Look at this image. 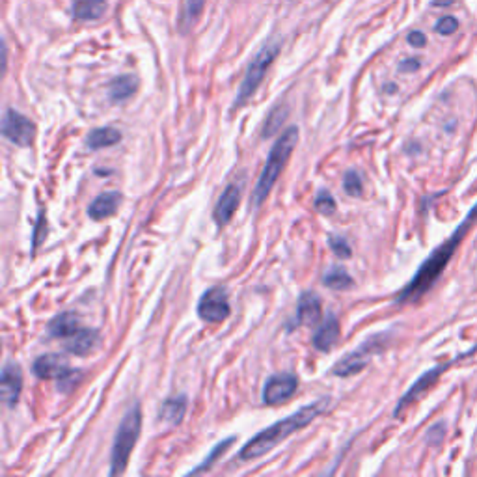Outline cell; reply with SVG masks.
<instances>
[{
    "instance_id": "12",
    "label": "cell",
    "mask_w": 477,
    "mask_h": 477,
    "mask_svg": "<svg viewBox=\"0 0 477 477\" xmlns=\"http://www.w3.org/2000/svg\"><path fill=\"white\" fill-rule=\"evenodd\" d=\"M101 343V336L97 330L92 328H80L79 332H75L71 338H68L64 343L65 350L75 356H88L92 355Z\"/></svg>"
},
{
    "instance_id": "23",
    "label": "cell",
    "mask_w": 477,
    "mask_h": 477,
    "mask_svg": "<svg viewBox=\"0 0 477 477\" xmlns=\"http://www.w3.org/2000/svg\"><path fill=\"white\" fill-rule=\"evenodd\" d=\"M207 0H185L183 4V11L179 15V28L183 32L191 30L192 26L196 25V21L200 19L203 8H205Z\"/></svg>"
},
{
    "instance_id": "14",
    "label": "cell",
    "mask_w": 477,
    "mask_h": 477,
    "mask_svg": "<svg viewBox=\"0 0 477 477\" xmlns=\"http://www.w3.org/2000/svg\"><path fill=\"white\" fill-rule=\"evenodd\" d=\"M340 340V323L336 319L334 315H328L325 319V323L315 330L313 334V347L317 350H323V353H328V350L334 349V345Z\"/></svg>"
},
{
    "instance_id": "29",
    "label": "cell",
    "mask_w": 477,
    "mask_h": 477,
    "mask_svg": "<svg viewBox=\"0 0 477 477\" xmlns=\"http://www.w3.org/2000/svg\"><path fill=\"white\" fill-rule=\"evenodd\" d=\"M328 245H330V248H332V252H334L338 257H345V259H347V257H350V246H349V242L345 241L343 237L330 235L328 237Z\"/></svg>"
},
{
    "instance_id": "10",
    "label": "cell",
    "mask_w": 477,
    "mask_h": 477,
    "mask_svg": "<svg viewBox=\"0 0 477 477\" xmlns=\"http://www.w3.org/2000/svg\"><path fill=\"white\" fill-rule=\"evenodd\" d=\"M296 388H299V380L295 375H272L263 388V401L265 404H280L293 397L296 394Z\"/></svg>"
},
{
    "instance_id": "15",
    "label": "cell",
    "mask_w": 477,
    "mask_h": 477,
    "mask_svg": "<svg viewBox=\"0 0 477 477\" xmlns=\"http://www.w3.org/2000/svg\"><path fill=\"white\" fill-rule=\"evenodd\" d=\"M119 203H122L119 192H103L88 207L90 218L92 220H104V218L112 217L114 213L118 211Z\"/></svg>"
},
{
    "instance_id": "17",
    "label": "cell",
    "mask_w": 477,
    "mask_h": 477,
    "mask_svg": "<svg viewBox=\"0 0 477 477\" xmlns=\"http://www.w3.org/2000/svg\"><path fill=\"white\" fill-rule=\"evenodd\" d=\"M446 368H448V365H440V368L431 369V371H427V373L423 375V377L418 380V382H414L412 388H410L409 392H407V395H404V397H401V401H399L397 409H395V416H397V414L401 412V410H403L404 407H407V404H410V403H412V401H416V399H418V397H422V395L425 394V392H427V390L431 388V386H433L434 380H436L438 377L442 375V371Z\"/></svg>"
},
{
    "instance_id": "5",
    "label": "cell",
    "mask_w": 477,
    "mask_h": 477,
    "mask_svg": "<svg viewBox=\"0 0 477 477\" xmlns=\"http://www.w3.org/2000/svg\"><path fill=\"white\" fill-rule=\"evenodd\" d=\"M280 53V41H269L259 49L254 60L250 62L248 69H246L245 79H242L241 86H239V94L235 99V107H242V104L256 94V90L259 88V84L265 79L267 71L272 65V62L276 60Z\"/></svg>"
},
{
    "instance_id": "27",
    "label": "cell",
    "mask_w": 477,
    "mask_h": 477,
    "mask_svg": "<svg viewBox=\"0 0 477 477\" xmlns=\"http://www.w3.org/2000/svg\"><path fill=\"white\" fill-rule=\"evenodd\" d=\"M343 187L349 196H360V194H362V179H360L358 172L349 170V172L345 173Z\"/></svg>"
},
{
    "instance_id": "11",
    "label": "cell",
    "mask_w": 477,
    "mask_h": 477,
    "mask_svg": "<svg viewBox=\"0 0 477 477\" xmlns=\"http://www.w3.org/2000/svg\"><path fill=\"white\" fill-rule=\"evenodd\" d=\"M21 390H23V373L21 368L14 362H8L2 369V401L6 407L14 409L19 401Z\"/></svg>"
},
{
    "instance_id": "26",
    "label": "cell",
    "mask_w": 477,
    "mask_h": 477,
    "mask_svg": "<svg viewBox=\"0 0 477 477\" xmlns=\"http://www.w3.org/2000/svg\"><path fill=\"white\" fill-rule=\"evenodd\" d=\"M233 442H235V438H227V440H224V442L218 444L217 448L213 449L211 455H209V457H207L205 461H203V463L200 464V466L194 468V470H192L191 473H202V472H207V470H209V468L215 466V463H217V461H218V457H220L222 453L226 451V449L230 448V446H232Z\"/></svg>"
},
{
    "instance_id": "2",
    "label": "cell",
    "mask_w": 477,
    "mask_h": 477,
    "mask_svg": "<svg viewBox=\"0 0 477 477\" xmlns=\"http://www.w3.org/2000/svg\"><path fill=\"white\" fill-rule=\"evenodd\" d=\"M326 407H328V399H321V401L306 404V407H302V409L296 410L291 416H287V418L272 423L271 427L263 429L257 436L252 438L250 442H246L241 453L237 455V459L246 463V461H254L257 457H263L269 451H272L278 444L284 442L286 438H289L291 434L300 431V429H304L306 425H310L319 414L325 412Z\"/></svg>"
},
{
    "instance_id": "9",
    "label": "cell",
    "mask_w": 477,
    "mask_h": 477,
    "mask_svg": "<svg viewBox=\"0 0 477 477\" xmlns=\"http://www.w3.org/2000/svg\"><path fill=\"white\" fill-rule=\"evenodd\" d=\"M198 313L205 323H222L230 315V302L224 287H213L205 291L198 304Z\"/></svg>"
},
{
    "instance_id": "28",
    "label": "cell",
    "mask_w": 477,
    "mask_h": 477,
    "mask_svg": "<svg viewBox=\"0 0 477 477\" xmlns=\"http://www.w3.org/2000/svg\"><path fill=\"white\" fill-rule=\"evenodd\" d=\"M315 207L317 211L323 213V215H332L336 211V200L332 198V194L326 191H321L315 198Z\"/></svg>"
},
{
    "instance_id": "18",
    "label": "cell",
    "mask_w": 477,
    "mask_h": 477,
    "mask_svg": "<svg viewBox=\"0 0 477 477\" xmlns=\"http://www.w3.org/2000/svg\"><path fill=\"white\" fill-rule=\"evenodd\" d=\"M82 328L80 326V319L71 311H65V313L56 315L55 319L50 321L49 325V334L53 338H62V340H68L75 332H79Z\"/></svg>"
},
{
    "instance_id": "33",
    "label": "cell",
    "mask_w": 477,
    "mask_h": 477,
    "mask_svg": "<svg viewBox=\"0 0 477 477\" xmlns=\"http://www.w3.org/2000/svg\"><path fill=\"white\" fill-rule=\"evenodd\" d=\"M419 68V60L416 58H409L401 62V71H416Z\"/></svg>"
},
{
    "instance_id": "4",
    "label": "cell",
    "mask_w": 477,
    "mask_h": 477,
    "mask_svg": "<svg viewBox=\"0 0 477 477\" xmlns=\"http://www.w3.org/2000/svg\"><path fill=\"white\" fill-rule=\"evenodd\" d=\"M140 429H142V410H140L138 404H133L129 409V412L123 416L118 433L114 438L112 459H110L112 461V468H110L112 476H119V473L125 472L129 457H131L134 444H136L138 436H140Z\"/></svg>"
},
{
    "instance_id": "8",
    "label": "cell",
    "mask_w": 477,
    "mask_h": 477,
    "mask_svg": "<svg viewBox=\"0 0 477 477\" xmlns=\"http://www.w3.org/2000/svg\"><path fill=\"white\" fill-rule=\"evenodd\" d=\"M2 134L15 146H30L36 138V125L32 119L14 109H8L2 119Z\"/></svg>"
},
{
    "instance_id": "24",
    "label": "cell",
    "mask_w": 477,
    "mask_h": 477,
    "mask_svg": "<svg viewBox=\"0 0 477 477\" xmlns=\"http://www.w3.org/2000/svg\"><path fill=\"white\" fill-rule=\"evenodd\" d=\"M323 284H325L326 287H330V289L343 291L353 287L355 280H353L349 272L345 271V269H341V267H332V269H328V271L323 274Z\"/></svg>"
},
{
    "instance_id": "3",
    "label": "cell",
    "mask_w": 477,
    "mask_h": 477,
    "mask_svg": "<svg viewBox=\"0 0 477 477\" xmlns=\"http://www.w3.org/2000/svg\"><path fill=\"white\" fill-rule=\"evenodd\" d=\"M299 134H300L299 127H296V125H291V127H287L286 131L280 134V138L274 142L271 153H269V159H267L265 168H263V172H261L259 176V181H257L256 185L254 196H252V205L254 207H259L261 203L269 198L272 187H274L278 178H280L282 170L286 168L291 153H293L296 142H299Z\"/></svg>"
},
{
    "instance_id": "32",
    "label": "cell",
    "mask_w": 477,
    "mask_h": 477,
    "mask_svg": "<svg viewBox=\"0 0 477 477\" xmlns=\"http://www.w3.org/2000/svg\"><path fill=\"white\" fill-rule=\"evenodd\" d=\"M409 43L412 45V47H425V43H427V38H425V34H423V32L414 30V32H410V34H409Z\"/></svg>"
},
{
    "instance_id": "19",
    "label": "cell",
    "mask_w": 477,
    "mask_h": 477,
    "mask_svg": "<svg viewBox=\"0 0 477 477\" xmlns=\"http://www.w3.org/2000/svg\"><path fill=\"white\" fill-rule=\"evenodd\" d=\"M187 403H188L187 395H176V397L166 399V401L161 404L159 418L166 423H172V425H178V423H181L183 416H185Z\"/></svg>"
},
{
    "instance_id": "13",
    "label": "cell",
    "mask_w": 477,
    "mask_h": 477,
    "mask_svg": "<svg viewBox=\"0 0 477 477\" xmlns=\"http://www.w3.org/2000/svg\"><path fill=\"white\" fill-rule=\"evenodd\" d=\"M241 203V187L239 185H230L226 191L222 192L220 200L215 207V220L218 226H226L227 222L232 220L235 211L239 209Z\"/></svg>"
},
{
    "instance_id": "22",
    "label": "cell",
    "mask_w": 477,
    "mask_h": 477,
    "mask_svg": "<svg viewBox=\"0 0 477 477\" xmlns=\"http://www.w3.org/2000/svg\"><path fill=\"white\" fill-rule=\"evenodd\" d=\"M122 140V133L114 127H99L90 131L86 144L90 149H103L110 148L114 144H118Z\"/></svg>"
},
{
    "instance_id": "30",
    "label": "cell",
    "mask_w": 477,
    "mask_h": 477,
    "mask_svg": "<svg viewBox=\"0 0 477 477\" xmlns=\"http://www.w3.org/2000/svg\"><path fill=\"white\" fill-rule=\"evenodd\" d=\"M457 28H459V21L455 19V17H451V15H446L442 19H438L436 26H434V30H436L438 34L442 36L455 34V30Z\"/></svg>"
},
{
    "instance_id": "20",
    "label": "cell",
    "mask_w": 477,
    "mask_h": 477,
    "mask_svg": "<svg viewBox=\"0 0 477 477\" xmlns=\"http://www.w3.org/2000/svg\"><path fill=\"white\" fill-rule=\"evenodd\" d=\"M107 11L104 0H75L73 17L79 21H97Z\"/></svg>"
},
{
    "instance_id": "25",
    "label": "cell",
    "mask_w": 477,
    "mask_h": 477,
    "mask_svg": "<svg viewBox=\"0 0 477 477\" xmlns=\"http://www.w3.org/2000/svg\"><path fill=\"white\" fill-rule=\"evenodd\" d=\"M286 118H287V107H284V104L274 107L265 122V127H263V136H271V134H274L276 131H280V127L284 125V119Z\"/></svg>"
},
{
    "instance_id": "7",
    "label": "cell",
    "mask_w": 477,
    "mask_h": 477,
    "mask_svg": "<svg viewBox=\"0 0 477 477\" xmlns=\"http://www.w3.org/2000/svg\"><path fill=\"white\" fill-rule=\"evenodd\" d=\"M382 338L384 336H375V338H369L368 341H364L358 349L349 353L332 368V375H336V377H350V375L360 373L368 365L369 358L382 349Z\"/></svg>"
},
{
    "instance_id": "1",
    "label": "cell",
    "mask_w": 477,
    "mask_h": 477,
    "mask_svg": "<svg viewBox=\"0 0 477 477\" xmlns=\"http://www.w3.org/2000/svg\"><path fill=\"white\" fill-rule=\"evenodd\" d=\"M476 220H477V205L473 207L472 211H470V215L459 224V227L455 230V233L449 237L448 241L438 246L436 250L429 256V259L419 267L418 272H416L412 280L409 282V286L401 291V295H399L397 299L399 302H412V300H418L423 293H427V291L434 286V282L438 280V276L442 274L446 265H448L449 259H451L453 254H455V250H457L459 245L463 242L468 230L473 226V222Z\"/></svg>"
},
{
    "instance_id": "21",
    "label": "cell",
    "mask_w": 477,
    "mask_h": 477,
    "mask_svg": "<svg viewBox=\"0 0 477 477\" xmlns=\"http://www.w3.org/2000/svg\"><path fill=\"white\" fill-rule=\"evenodd\" d=\"M136 88H138V80L136 77H133V75H122V77H116L109 86L110 99H112L114 103L127 101L129 97H133Z\"/></svg>"
},
{
    "instance_id": "6",
    "label": "cell",
    "mask_w": 477,
    "mask_h": 477,
    "mask_svg": "<svg viewBox=\"0 0 477 477\" xmlns=\"http://www.w3.org/2000/svg\"><path fill=\"white\" fill-rule=\"evenodd\" d=\"M34 373L38 379L45 380H58V384L62 386V390L73 388L77 380L80 379V371H73L69 368L68 360L62 358L60 355H43L36 360L34 365Z\"/></svg>"
},
{
    "instance_id": "31",
    "label": "cell",
    "mask_w": 477,
    "mask_h": 477,
    "mask_svg": "<svg viewBox=\"0 0 477 477\" xmlns=\"http://www.w3.org/2000/svg\"><path fill=\"white\" fill-rule=\"evenodd\" d=\"M47 237V218H45V211L40 213V218H38V224H36V232H34V250L38 246L43 242V239Z\"/></svg>"
},
{
    "instance_id": "16",
    "label": "cell",
    "mask_w": 477,
    "mask_h": 477,
    "mask_svg": "<svg viewBox=\"0 0 477 477\" xmlns=\"http://www.w3.org/2000/svg\"><path fill=\"white\" fill-rule=\"evenodd\" d=\"M296 319L300 325L313 326L321 319L319 296L310 291H304L299 299V306H296Z\"/></svg>"
}]
</instances>
